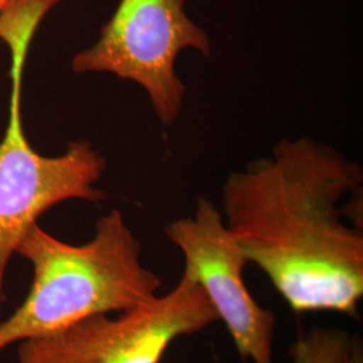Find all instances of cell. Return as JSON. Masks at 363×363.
<instances>
[{"label":"cell","instance_id":"cell-9","mask_svg":"<svg viewBox=\"0 0 363 363\" xmlns=\"http://www.w3.org/2000/svg\"><path fill=\"white\" fill-rule=\"evenodd\" d=\"M11 0H0V10H3Z\"/></svg>","mask_w":363,"mask_h":363},{"label":"cell","instance_id":"cell-7","mask_svg":"<svg viewBox=\"0 0 363 363\" xmlns=\"http://www.w3.org/2000/svg\"><path fill=\"white\" fill-rule=\"evenodd\" d=\"M354 340L346 330L315 327L291 349V363H350Z\"/></svg>","mask_w":363,"mask_h":363},{"label":"cell","instance_id":"cell-6","mask_svg":"<svg viewBox=\"0 0 363 363\" xmlns=\"http://www.w3.org/2000/svg\"><path fill=\"white\" fill-rule=\"evenodd\" d=\"M164 234L181 250L183 271L202 286L240 355L253 363H274L276 316L250 295L244 281L247 256L220 210L201 198L194 214L169 222Z\"/></svg>","mask_w":363,"mask_h":363},{"label":"cell","instance_id":"cell-5","mask_svg":"<svg viewBox=\"0 0 363 363\" xmlns=\"http://www.w3.org/2000/svg\"><path fill=\"white\" fill-rule=\"evenodd\" d=\"M218 320L202 286L183 271L166 295L130 311L97 315L18 345V363H160L169 346Z\"/></svg>","mask_w":363,"mask_h":363},{"label":"cell","instance_id":"cell-4","mask_svg":"<svg viewBox=\"0 0 363 363\" xmlns=\"http://www.w3.org/2000/svg\"><path fill=\"white\" fill-rule=\"evenodd\" d=\"M184 50L211 55L210 37L187 13L186 0H120L99 39L73 57L72 69L138 84L162 125L171 127L186 94L175 66Z\"/></svg>","mask_w":363,"mask_h":363},{"label":"cell","instance_id":"cell-1","mask_svg":"<svg viewBox=\"0 0 363 363\" xmlns=\"http://www.w3.org/2000/svg\"><path fill=\"white\" fill-rule=\"evenodd\" d=\"M359 163L310 138L281 140L271 155L232 172L223 220L247 262L265 273L296 312L357 316L363 296Z\"/></svg>","mask_w":363,"mask_h":363},{"label":"cell","instance_id":"cell-8","mask_svg":"<svg viewBox=\"0 0 363 363\" xmlns=\"http://www.w3.org/2000/svg\"><path fill=\"white\" fill-rule=\"evenodd\" d=\"M350 363H362V359H361V352H359V354H357V351H355V345H354V347H352V352H351Z\"/></svg>","mask_w":363,"mask_h":363},{"label":"cell","instance_id":"cell-2","mask_svg":"<svg viewBox=\"0 0 363 363\" xmlns=\"http://www.w3.org/2000/svg\"><path fill=\"white\" fill-rule=\"evenodd\" d=\"M16 255L31 265L33 283L25 301L0 323V352L88 318L139 308L155 300L162 286L144 265L142 242L117 208L96 220L94 235L81 245L35 223Z\"/></svg>","mask_w":363,"mask_h":363},{"label":"cell","instance_id":"cell-3","mask_svg":"<svg viewBox=\"0 0 363 363\" xmlns=\"http://www.w3.org/2000/svg\"><path fill=\"white\" fill-rule=\"evenodd\" d=\"M11 52V97L9 123L0 142V295L10 259L27 232L52 206L82 199L99 203L106 193L96 184L106 159L89 142L69 144L58 156L38 154L27 140L22 121V86L28 43L19 40Z\"/></svg>","mask_w":363,"mask_h":363},{"label":"cell","instance_id":"cell-10","mask_svg":"<svg viewBox=\"0 0 363 363\" xmlns=\"http://www.w3.org/2000/svg\"><path fill=\"white\" fill-rule=\"evenodd\" d=\"M4 301V296H0V312H1V304Z\"/></svg>","mask_w":363,"mask_h":363}]
</instances>
